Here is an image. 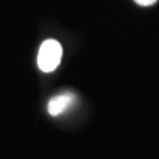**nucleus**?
Instances as JSON below:
<instances>
[{
  "instance_id": "nucleus-1",
  "label": "nucleus",
  "mask_w": 159,
  "mask_h": 159,
  "mask_svg": "<svg viewBox=\"0 0 159 159\" xmlns=\"http://www.w3.org/2000/svg\"><path fill=\"white\" fill-rule=\"evenodd\" d=\"M63 57V47L54 39L45 40L39 48L37 63L43 72H52L59 66Z\"/></svg>"
},
{
  "instance_id": "nucleus-2",
  "label": "nucleus",
  "mask_w": 159,
  "mask_h": 159,
  "mask_svg": "<svg viewBox=\"0 0 159 159\" xmlns=\"http://www.w3.org/2000/svg\"><path fill=\"white\" fill-rule=\"evenodd\" d=\"M75 100H77V97L71 92H65L61 94L54 96L47 104V111L53 117L60 116L65 113L68 108L72 107Z\"/></svg>"
},
{
  "instance_id": "nucleus-3",
  "label": "nucleus",
  "mask_w": 159,
  "mask_h": 159,
  "mask_svg": "<svg viewBox=\"0 0 159 159\" xmlns=\"http://www.w3.org/2000/svg\"><path fill=\"white\" fill-rule=\"evenodd\" d=\"M134 1L140 6H151L157 2V0H134Z\"/></svg>"
}]
</instances>
